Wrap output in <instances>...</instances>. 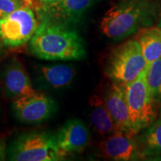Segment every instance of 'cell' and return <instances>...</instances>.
Here are the masks:
<instances>
[{"label":"cell","instance_id":"obj_1","mask_svg":"<svg viewBox=\"0 0 161 161\" xmlns=\"http://www.w3.org/2000/svg\"><path fill=\"white\" fill-rule=\"evenodd\" d=\"M40 23L29 41V51L46 60H78L86 57L81 37L73 26L39 15Z\"/></svg>","mask_w":161,"mask_h":161},{"label":"cell","instance_id":"obj_2","mask_svg":"<svg viewBox=\"0 0 161 161\" xmlns=\"http://www.w3.org/2000/svg\"><path fill=\"white\" fill-rule=\"evenodd\" d=\"M158 13L155 0H117L104 12L100 28L106 37L119 41L152 25Z\"/></svg>","mask_w":161,"mask_h":161},{"label":"cell","instance_id":"obj_3","mask_svg":"<svg viewBox=\"0 0 161 161\" xmlns=\"http://www.w3.org/2000/svg\"><path fill=\"white\" fill-rule=\"evenodd\" d=\"M148 66L139 42L129 40L113 50L104 72L113 81L125 85L134 80Z\"/></svg>","mask_w":161,"mask_h":161},{"label":"cell","instance_id":"obj_4","mask_svg":"<svg viewBox=\"0 0 161 161\" xmlns=\"http://www.w3.org/2000/svg\"><path fill=\"white\" fill-rule=\"evenodd\" d=\"M64 153L56 136L45 131H32L17 136L8 154L14 161H56L63 160Z\"/></svg>","mask_w":161,"mask_h":161},{"label":"cell","instance_id":"obj_5","mask_svg":"<svg viewBox=\"0 0 161 161\" xmlns=\"http://www.w3.org/2000/svg\"><path fill=\"white\" fill-rule=\"evenodd\" d=\"M146 70L147 68L135 80L125 85L134 135L150 125L155 118L154 98L147 84Z\"/></svg>","mask_w":161,"mask_h":161},{"label":"cell","instance_id":"obj_6","mask_svg":"<svg viewBox=\"0 0 161 161\" xmlns=\"http://www.w3.org/2000/svg\"><path fill=\"white\" fill-rule=\"evenodd\" d=\"M38 26L35 11L24 5L0 18V39L6 47L17 48L30 41Z\"/></svg>","mask_w":161,"mask_h":161},{"label":"cell","instance_id":"obj_7","mask_svg":"<svg viewBox=\"0 0 161 161\" xmlns=\"http://www.w3.org/2000/svg\"><path fill=\"white\" fill-rule=\"evenodd\" d=\"M57 108L53 98L40 92L15 98L12 104L16 117L28 125L45 122L55 114Z\"/></svg>","mask_w":161,"mask_h":161},{"label":"cell","instance_id":"obj_8","mask_svg":"<svg viewBox=\"0 0 161 161\" xmlns=\"http://www.w3.org/2000/svg\"><path fill=\"white\" fill-rule=\"evenodd\" d=\"M98 0H59L48 4H40L38 14L56 21L75 25L84 14Z\"/></svg>","mask_w":161,"mask_h":161},{"label":"cell","instance_id":"obj_9","mask_svg":"<svg viewBox=\"0 0 161 161\" xmlns=\"http://www.w3.org/2000/svg\"><path fill=\"white\" fill-rule=\"evenodd\" d=\"M104 102L118 130L134 136L125 85L114 82L106 91Z\"/></svg>","mask_w":161,"mask_h":161},{"label":"cell","instance_id":"obj_10","mask_svg":"<svg viewBox=\"0 0 161 161\" xmlns=\"http://www.w3.org/2000/svg\"><path fill=\"white\" fill-rule=\"evenodd\" d=\"M0 76L8 98H15L35 92L25 67L17 58H12L4 66Z\"/></svg>","mask_w":161,"mask_h":161},{"label":"cell","instance_id":"obj_11","mask_svg":"<svg viewBox=\"0 0 161 161\" xmlns=\"http://www.w3.org/2000/svg\"><path fill=\"white\" fill-rule=\"evenodd\" d=\"M99 148L102 155L111 160L130 161L142 158L137 142L133 136L120 131L104 137Z\"/></svg>","mask_w":161,"mask_h":161},{"label":"cell","instance_id":"obj_12","mask_svg":"<svg viewBox=\"0 0 161 161\" xmlns=\"http://www.w3.org/2000/svg\"><path fill=\"white\" fill-rule=\"evenodd\" d=\"M90 136L89 128L83 121L71 119L60 128L56 139L64 152H74L84 149L89 143Z\"/></svg>","mask_w":161,"mask_h":161},{"label":"cell","instance_id":"obj_13","mask_svg":"<svg viewBox=\"0 0 161 161\" xmlns=\"http://www.w3.org/2000/svg\"><path fill=\"white\" fill-rule=\"evenodd\" d=\"M90 119L94 130L104 137L119 131L107 109L104 99L93 96L90 100Z\"/></svg>","mask_w":161,"mask_h":161},{"label":"cell","instance_id":"obj_14","mask_svg":"<svg viewBox=\"0 0 161 161\" xmlns=\"http://www.w3.org/2000/svg\"><path fill=\"white\" fill-rule=\"evenodd\" d=\"M136 39L148 65L161 58V28H143L137 31Z\"/></svg>","mask_w":161,"mask_h":161},{"label":"cell","instance_id":"obj_15","mask_svg":"<svg viewBox=\"0 0 161 161\" xmlns=\"http://www.w3.org/2000/svg\"><path fill=\"white\" fill-rule=\"evenodd\" d=\"M42 79L51 87L59 89L69 86L76 75L74 66L66 64L46 65L40 67Z\"/></svg>","mask_w":161,"mask_h":161},{"label":"cell","instance_id":"obj_16","mask_svg":"<svg viewBox=\"0 0 161 161\" xmlns=\"http://www.w3.org/2000/svg\"><path fill=\"white\" fill-rule=\"evenodd\" d=\"M137 144L142 158L161 155V119L144 128Z\"/></svg>","mask_w":161,"mask_h":161},{"label":"cell","instance_id":"obj_17","mask_svg":"<svg viewBox=\"0 0 161 161\" xmlns=\"http://www.w3.org/2000/svg\"><path fill=\"white\" fill-rule=\"evenodd\" d=\"M146 80L148 87L154 98L161 96V58L148 65Z\"/></svg>","mask_w":161,"mask_h":161},{"label":"cell","instance_id":"obj_18","mask_svg":"<svg viewBox=\"0 0 161 161\" xmlns=\"http://www.w3.org/2000/svg\"><path fill=\"white\" fill-rule=\"evenodd\" d=\"M25 5L23 0H0V18L10 14Z\"/></svg>","mask_w":161,"mask_h":161},{"label":"cell","instance_id":"obj_19","mask_svg":"<svg viewBox=\"0 0 161 161\" xmlns=\"http://www.w3.org/2000/svg\"><path fill=\"white\" fill-rule=\"evenodd\" d=\"M5 146L4 142L0 140V160H4L5 159Z\"/></svg>","mask_w":161,"mask_h":161},{"label":"cell","instance_id":"obj_20","mask_svg":"<svg viewBox=\"0 0 161 161\" xmlns=\"http://www.w3.org/2000/svg\"><path fill=\"white\" fill-rule=\"evenodd\" d=\"M5 47H6V46L4 45V43H3V41H2V40L0 39V60H1L5 55Z\"/></svg>","mask_w":161,"mask_h":161},{"label":"cell","instance_id":"obj_21","mask_svg":"<svg viewBox=\"0 0 161 161\" xmlns=\"http://www.w3.org/2000/svg\"><path fill=\"white\" fill-rule=\"evenodd\" d=\"M59 1V0H37V2L39 4H48V3H52L54 2Z\"/></svg>","mask_w":161,"mask_h":161},{"label":"cell","instance_id":"obj_22","mask_svg":"<svg viewBox=\"0 0 161 161\" xmlns=\"http://www.w3.org/2000/svg\"><path fill=\"white\" fill-rule=\"evenodd\" d=\"M23 3H25V5H29V6H34V3H35V1H37V0H23Z\"/></svg>","mask_w":161,"mask_h":161},{"label":"cell","instance_id":"obj_23","mask_svg":"<svg viewBox=\"0 0 161 161\" xmlns=\"http://www.w3.org/2000/svg\"><path fill=\"white\" fill-rule=\"evenodd\" d=\"M158 26H159V27H160V28H161V18H160V22H159Z\"/></svg>","mask_w":161,"mask_h":161},{"label":"cell","instance_id":"obj_24","mask_svg":"<svg viewBox=\"0 0 161 161\" xmlns=\"http://www.w3.org/2000/svg\"><path fill=\"white\" fill-rule=\"evenodd\" d=\"M160 114H161V109H160Z\"/></svg>","mask_w":161,"mask_h":161}]
</instances>
